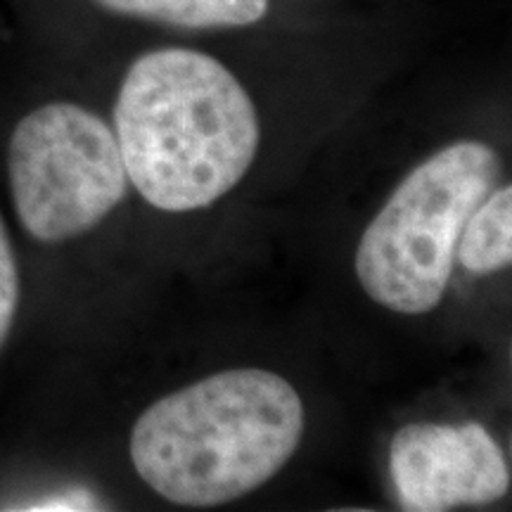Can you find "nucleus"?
Returning a JSON list of instances; mask_svg holds the SVG:
<instances>
[{"mask_svg": "<svg viewBox=\"0 0 512 512\" xmlns=\"http://www.w3.org/2000/svg\"><path fill=\"white\" fill-rule=\"evenodd\" d=\"M19 306V271L8 230L0 219V349L8 342Z\"/></svg>", "mask_w": 512, "mask_h": 512, "instance_id": "obj_8", "label": "nucleus"}, {"mask_svg": "<svg viewBox=\"0 0 512 512\" xmlns=\"http://www.w3.org/2000/svg\"><path fill=\"white\" fill-rule=\"evenodd\" d=\"M95 503L98 501L88 491L69 489L62 491V494L41 498V501H36V505H27V510H95L98 508Z\"/></svg>", "mask_w": 512, "mask_h": 512, "instance_id": "obj_9", "label": "nucleus"}, {"mask_svg": "<svg viewBox=\"0 0 512 512\" xmlns=\"http://www.w3.org/2000/svg\"><path fill=\"white\" fill-rule=\"evenodd\" d=\"M114 133L133 183L152 207L185 214L238 185L259 152V114L226 64L188 48L131 64L114 105Z\"/></svg>", "mask_w": 512, "mask_h": 512, "instance_id": "obj_1", "label": "nucleus"}, {"mask_svg": "<svg viewBox=\"0 0 512 512\" xmlns=\"http://www.w3.org/2000/svg\"><path fill=\"white\" fill-rule=\"evenodd\" d=\"M498 178L501 157L479 140H458L415 166L358 242L354 266L368 297L406 316L437 309L460 233Z\"/></svg>", "mask_w": 512, "mask_h": 512, "instance_id": "obj_3", "label": "nucleus"}, {"mask_svg": "<svg viewBox=\"0 0 512 512\" xmlns=\"http://www.w3.org/2000/svg\"><path fill=\"white\" fill-rule=\"evenodd\" d=\"M8 178L19 223L46 245L100 226L128 192L117 133L76 102H48L19 119Z\"/></svg>", "mask_w": 512, "mask_h": 512, "instance_id": "obj_4", "label": "nucleus"}, {"mask_svg": "<svg viewBox=\"0 0 512 512\" xmlns=\"http://www.w3.org/2000/svg\"><path fill=\"white\" fill-rule=\"evenodd\" d=\"M117 15L183 29L249 27L268 15V0H95Z\"/></svg>", "mask_w": 512, "mask_h": 512, "instance_id": "obj_6", "label": "nucleus"}, {"mask_svg": "<svg viewBox=\"0 0 512 512\" xmlns=\"http://www.w3.org/2000/svg\"><path fill=\"white\" fill-rule=\"evenodd\" d=\"M389 470L401 505L413 512L486 505L510 489L503 448L479 422L401 427L389 446Z\"/></svg>", "mask_w": 512, "mask_h": 512, "instance_id": "obj_5", "label": "nucleus"}, {"mask_svg": "<svg viewBox=\"0 0 512 512\" xmlns=\"http://www.w3.org/2000/svg\"><path fill=\"white\" fill-rule=\"evenodd\" d=\"M456 256L475 275L498 273L512 264V188H494L472 211L460 233Z\"/></svg>", "mask_w": 512, "mask_h": 512, "instance_id": "obj_7", "label": "nucleus"}, {"mask_svg": "<svg viewBox=\"0 0 512 512\" xmlns=\"http://www.w3.org/2000/svg\"><path fill=\"white\" fill-rule=\"evenodd\" d=\"M304 434V403L285 377L233 368L152 403L131 432V460L155 494L214 508L278 475Z\"/></svg>", "mask_w": 512, "mask_h": 512, "instance_id": "obj_2", "label": "nucleus"}]
</instances>
